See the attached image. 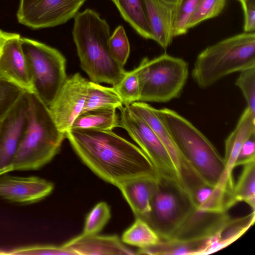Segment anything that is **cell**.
<instances>
[{
    "label": "cell",
    "mask_w": 255,
    "mask_h": 255,
    "mask_svg": "<svg viewBox=\"0 0 255 255\" xmlns=\"http://www.w3.org/2000/svg\"><path fill=\"white\" fill-rule=\"evenodd\" d=\"M27 122L13 159L11 171L40 169L59 152L66 137L65 133L57 128L48 107L33 93L27 92Z\"/></svg>",
    "instance_id": "cell-3"
},
{
    "label": "cell",
    "mask_w": 255,
    "mask_h": 255,
    "mask_svg": "<svg viewBox=\"0 0 255 255\" xmlns=\"http://www.w3.org/2000/svg\"><path fill=\"white\" fill-rule=\"evenodd\" d=\"M160 240L157 234L145 221L136 218L133 224L124 232L121 240L125 244L142 249L157 244Z\"/></svg>",
    "instance_id": "cell-28"
},
{
    "label": "cell",
    "mask_w": 255,
    "mask_h": 255,
    "mask_svg": "<svg viewBox=\"0 0 255 255\" xmlns=\"http://www.w3.org/2000/svg\"><path fill=\"white\" fill-rule=\"evenodd\" d=\"M89 81L79 73L67 77L56 97L48 107L58 129L66 133L82 112Z\"/></svg>",
    "instance_id": "cell-11"
},
{
    "label": "cell",
    "mask_w": 255,
    "mask_h": 255,
    "mask_svg": "<svg viewBox=\"0 0 255 255\" xmlns=\"http://www.w3.org/2000/svg\"><path fill=\"white\" fill-rule=\"evenodd\" d=\"M21 46L30 76L33 92L49 107L67 78L66 60L57 49L21 37Z\"/></svg>",
    "instance_id": "cell-7"
},
{
    "label": "cell",
    "mask_w": 255,
    "mask_h": 255,
    "mask_svg": "<svg viewBox=\"0 0 255 255\" xmlns=\"http://www.w3.org/2000/svg\"><path fill=\"white\" fill-rule=\"evenodd\" d=\"M52 183L36 176H0V198L19 204H32L49 195Z\"/></svg>",
    "instance_id": "cell-15"
},
{
    "label": "cell",
    "mask_w": 255,
    "mask_h": 255,
    "mask_svg": "<svg viewBox=\"0 0 255 255\" xmlns=\"http://www.w3.org/2000/svg\"><path fill=\"white\" fill-rule=\"evenodd\" d=\"M127 106L131 113L143 120L159 137L172 161L178 181L183 188L200 178L179 151L170 134L156 114L154 108L141 101Z\"/></svg>",
    "instance_id": "cell-12"
},
{
    "label": "cell",
    "mask_w": 255,
    "mask_h": 255,
    "mask_svg": "<svg viewBox=\"0 0 255 255\" xmlns=\"http://www.w3.org/2000/svg\"><path fill=\"white\" fill-rule=\"evenodd\" d=\"M123 107L122 101L113 86L106 87L89 81L87 94L82 112L101 108L120 110Z\"/></svg>",
    "instance_id": "cell-27"
},
{
    "label": "cell",
    "mask_w": 255,
    "mask_h": 255,
    "mask_svg": "<svg viewBox=\"0 0 255 255\" xmlns=\"http://www.w3.org/2000/svg\"><path fill=\"white\" fill-rule=\"evenodd\" d=\"M135 69L139 101L143 102L166 103L178 98L188 76V63L166 53L152 59L144 57Z\"/></svg>",
    "instance_id": "cell-6"
},
{
    "label": "cell",
    "mask_w": 255,
    "mask_h": 255,
    "mask_svg": "<svg viewBox=\"0 0 255 255\" xmlns=\"http://www.w3.org/2000/svg\"><path fill=\"white\" fill-rule=\"evenodd\" d=\"M230 217L227 211L206 212L195 208L168 240L190 241L210 239L217 234Z\"/></svg>",
    "instance_id": "cell-17"
},
{
    "label": "cell",
    "mask_w": 255,
    "mask_h": 255,
    "mask_svg": "<svg viewBox=\"0 0 255 255\" xmlns=\"http://www.w3.org/2000/svg\"><path fill=\"white\" fill-rule=\"evenodd\" d=\"M0 255H74L73 253L63 245H34L13 248H0Z\"/></svg>",
    "instance_id": "cell-32"
},
{
    "label": "cell",
    "mask_w": 255,
    "mask_h": 255,
    "mask_svg": "<svg viewBox=\"0 0 255 255\" xmlns=\"http://www.w3.org/2000/svg\"><path fill=\"white\" fill-rule=\"evenodd\" d=\"M110 52L115 59L122 66L126 64L130 53V45L124 27L118 26L109 39Z\"/></svg>",
    "instance_id": "cell-35"
},
{
    "label": "cell",
    "mask_w": 255,
    "mask_h": 255,
    "mask_svg": "<svg viewBox=\"0 0 255 255\" xmlns=\"http://www.w3.org/2000/svg\"><path fill=\"white\" fill-rule=\"evenodd\" d=\"M74 20L72 36L81 68L91 81L116 85L126 71L110 52L108 22L89 8L78 12Z\"/></svg>",
    "instance_id": "cell-2"
},
{
    "label": "cell",
    "mask_w": 255,
    "mask_h": 255,
    "mask_svg": "<svg viewBox=\"0 0 255 255\" xmlns=\"http://www.w3.org/2000/svg\"><path fill=\"white\" fill-rule=\"evenodd\" d=\"M255 67V33L244 32L207 47L197 56L193 79L206 89L232 73Z\"/></svg>",
    "instance_id": "cell-5"
},
{
    "label": "cell",
    "mask_w": 255,
    "mask_h": 255,
    "mask_svg": "<svg viewBox=\"0 0 255 255\" xmlns=\"http://www.w3.org/2000/svg\"><path fill=\"white\" fill-rule=\"evenodd\" d=\"M236 85L241 90L247 103V108L255 114V67L240 72Z\"/></svg>",
    "instance_id": "cell-36"
},
{
    "label": "cell",
    "mask_w": 255,
    "mask_h": 255,
    "mask_svg": "<svg viewBox=\"0 0 255 255\" xmlns=\"http://www.w3.org/2000/svg\"><path fill=\"white\" fill-rule=\"evenodd\" d=\"M65 135L83 162L101 178L117 187L137 177L158 176L144 152L112 130L70 128Z\"/></svg>",
    "instance_id": "cell-1"
},
{
    "label": "cell",
    "mask_w": 255,
    "mask_h": 255,
    "mask_svg": "<svg viewBox=\"0 0 255 255\" xmlns=\"http://www.w3.org/2000/svg\"><path fill=\"white\" fill-rule=\"evenodd\" d=\"M124 19L141 37L153 40L145 0H110Z\"/></svg>",
    "instance_id": "cell-22"
},
{
    "label": "cell",
    "mask_w": 255,
    "mask_h": 255,
    "mask_svg": "<svg viewBox=\"0 0 255 255\" xmlns=\"http://www.w3.org/2000/svg\"><path fill=\"white\" fill-rule=\"evenodd\" d=\"M189 194L196 209L199 211L221 213L228 210V196L217 186L202 182L194 186Z\"/></svg>",
    "instance_id": "cell-21"
},
{
    "label": "cell",
    "mask_w": 255,
    "mask_h": 255,
    "mask_svg": "<svg viewBox=\"0 0 255 255\" xmlns=\"http://www.w3.org/2000/svg\"><path fill=\"white\" fill-rule=\"evenodd\" d=\"M113 87L124 106L139 101L140 86L135 68L130 71H126L119 82Z\"/></svg>",
    "instance_id": "cell-29"
},
{
    "label": "cell",
    "mask_w": 255,
    "mask_h": 255,
    "mask_svg": "<svg viewBox=\"0 0 255 255\" xmlns=\"http://www.w3.org/2000/svg\"><path fill=\"white\" fill-rule=\"evenodd\" d=\"M19 34L0 29V77L33 92L26 61Z\"/></svg>",
    "instance_id": "cell-14"
},
{
    "label": "cell",
    "mask_w": 255,
    "mask_h": 255,
    "mask_svg": "<svg viewBox=\"0 0 255 255\" xmlns=\"http://www.w3.org/2000/svg\"><path fill=\"white\" fill-rule=\"evenodd\" d=\"M120 110V127L124 128L139 145L154 166L158 175L173 178L178 181L172 161L154 130L143 120L131 113L128 106H124Z\"/></svg>",
    "instance_id": "cell-9"
},
{
    "label": "cell",
    "mask_w": 255,
    "mask_h": 255,
    "mask_svg": "<svg viewBox=\"0 0 255 255\" xmlns=\"http://www.w3.org/2000/svg\"><path fill=\"white\" fill-rule=\"evenodd\" d=\"M118 127H120V120L116 109L101 108L81 113L74 121L71 128L112 130Z\"/></svg>",
    "instance_id": "cell-24"
},
{
    "label": "cell",
    "mask_w": 255,
    "mask_h": 255,
    "mask_svg": "<svg viewBox=\"0 0 255 255\" xmlns=\"http://www.w3.org/2000/svg\"><path fill=\"white\" fill-rule=\"evenodd\" d=\"M255 218V211L244 217H231L212 238L211 254L228 246L240 237L254 224Z\"/></svg>",
    "instance_id": "cell-25"
},
{
    "label": "cell",
    "mask_w": 255,
    "mask_h": 255,
    "mask_svg": "<svg viewBox=\"0 0 255 255\" xmlns=\"http://www.w3.org/2000/svg\"><path fill=\"white\" fill-rule=\"evenodd\" d=\"M195 208L190 194L176 179L158 175L151 210L144 220L160 240H168Z\"/></svg>",
    "instance_id": "cell-8"
},
{
    "label": "cell",
    "mask_w": 255,
    "mask_h": 255,
    "mask_svg": "<svg viewBox=\"0 0 255 255\" xmlns=\"http://www.w3.org/2000/svg\"><path fill=\"white\" fill-rule=\"evenodd\" d=\"M74 255H135L116 235H81L63 245Z\"/></svg>",
    "instance_id": "cell-18"
},
{
    "label": "cell",
    "mask_w": 255,
    "mask_h": 255,
    "mask_svg": "<svg viewBox=\"0 0 255 255\" xmlns=\"http://www.w3.org/2000/svg\"><path fill=\"white\" fill-rule=\"evenodd\" d=\"M255 135V114L246 108L242 114L234 129L225 141V168L217 186L227 192H232L234 186L233 170L244 143Z\"/></svg>",
    "instance_id": "cell-16"
},
{
    "label": "cell",
    "mask_w": 255,
    "mask_h": 255,
    "mask_svg": "<svg viewBox=\"0 0 255 255\" xmlns=\"http://www.w3.org/2000/svg\"><path fill=\"white\" fill-rule=\"evenodd\" d=\"M255 160L244 165L243 170L236 184L229 203L230 209L236 203L244 202L255 210Z\"/></svg>",
    "instance_id": "cell-26"
},
{
    "label": "cell",
    "mask_w": 255,
    "mask_h": 255,
    "mask_svg": "<svg viewBox=\"0 0 255 255\" xmlns=\"http://www.w3.org/2000/svg\"><path fill=\"white\" fill-rule=\"evenodd\" d=\"M255 160V135L248 139L243 144L240 152L235 166Z\"/></svg>",
    "instance_id": "cell-38"
},
{
    "label": "cell",
    "mask_w": 255,
    "mask_h": 255,
    "mask_svg": "<svg viewBox=\"0 0 255 255\" xmlns=\"http://www.w3.org/2000/svg\"><path fill=\"white\" fill-rule=\"evenodd\" d=\"M86 0H20L18 22L33 29L54 27L74 18Z\"/></svg>",
    "instance_id": "cell-10"
},
{
    "label": "cell",
    "mask_w": 255,
    "mask_h": 255,
    "mask_svg": "<svg viewBox=\"0 0 255 255\" xmlns=\"http://www.w3.org/2000/svg\"><path fill=\"white\" fill-rule=\"evenodd\" d=\"M153 40L162 48H167L174 37L173 16L174 5L160 0H145Z\"/></svg>",
    "instance_id": "cell-20"
},
{
    "label": "cell",
    "mask_w": 255,
    "mask_h": 255,
    "mask_svg": "<svg viewBox=\"0 0 255 255\" xmlns=\"http://www.w3.org/2000/svg\"><path fill=\"white\" fill-rule=\"evenodd\" d=\"M160 0L165 2L166 3H168V4L172 5H175L177 3V2L179 0Z\"/></svg>",
    "instance_id": "cell-39"
},
{
    "label": "cell",
    "mask_w": 255,
    "mask_h": 255,
    "mask_svg": "<svg viewBox=\"0 0 255 255\" xmlns=\"http://www.w3.org/2000/svg\"><path fill=\"white\" fill-rule=\"evenodd\" d=\"M157 178L142 176L127 181L118 187L130 206L135 218L144 220L151 210Z\"/></svg>",
    "instance_id": "cell-19"
},
{
    "label": "cell",
    "mask_w": 255,
    "mask_h": 255,
    "mask_svg": "<svg viewBox=\"0 0 255 255\" xmlns=\"http://www.w3.org/2000/svg\"><path fill=\"white\" fill-rule=\"evenodd\" d=\"M154 111L185 159L206 183L216 186L225 168L224 158L190 121L168 108Z\"/></svg>",
    "instance_id": "cell-4"
},
{
    "label": "cell",
    "mask_w": 255,
    "mask_h": 255,
    "mask_svg": "<svg viewBox=\"0 0 255 255\" xmlns=\"http://www.w3.org/2000/svg\"><path fill=\"white\" fill-rule=\"evenodd\" d=\"M200 0H179L174 5L173 16V36L186 34L188 23Z\"/></svg>",
    "instance_id": "cell-30"
},
{
    "label": "cell",
    "mask_w": 255,
    "mask_h": 255,
    "mask_svg": "<svg viewBox=\"0 0 255 255\" xmlns=\"http://www.w3.org/2000/svg\"><path fill=\"white\" fill-rule=\"evenodd\" d=\"M226 3V0H200L189 20L188 29L206 20L217 16L224 9Z\"/></svg>",
    "instance_id": "cell-31"
},
{
    "label": "cell",
    "mask_w": 255,
    "mask_h": 255,
    "mask_svg": "<svg viewBox=\"0 0 255 255\" xmlns=\"http://www.w3.org/2000/svg\"><path fill=\"white\" fill-rule=\"evenodd\" d=\"M1 122L2 121L0 122V126H1Z\"/></svg>",
    "instance_id": "cell-40"
},
{
    "label": "cell",
    "mask_w": 255,
    "mask_h": 255,
    "mask_svg": "<svg viewBox=\"0 0 255 255\" xmlns=\"http://www.w3.org/2000/svg\"><path fill=\"white\" fill-rule=\"evenodd\" d=\"M209 239L198 241H180L160 240L152 246L139 249L137 255H207Z\"/></svg>",
    "instance_id": "cell-23"
},
{
    "label": "cell",
    "mask_w": 255,
    "mask_h": 255,
    "mask_svg": "<svg viewBox=\"0 0 255 255\" xmlns=\"http://www.w3.org/2000/svg\"><path fill=\"white\" fill-rule=\"evenodd\" d=\"M25 92L19 86L0 77V122Z\"/></svg>",
    "instance_id": "cell-34"
},
{
    "label": "cell",
    "mask_w": 255,
    "mask_h": 255,
    "mask_svg": "<svg viewBox=\"0 0 255 255\" xmlns=\"http://www.w3.org/2000/svg\"><path fill=\"white\" fill-rule=\"evenodd\" d=\"M244 14V32H255V0H240Z\"/></svg>",
    "instance_id": "cell-37"
},
{
    "label": "cell",
    "mask_w": 255,
    "mask_h": 255,
    "mask_svg": "<svg viewBox=\"0 0 255 255\" xmlns=\"http://www.w3.org/2000/svg\"><path fill=\"white\" fill-rule=\"evenodd\" d=\"M111 217L110 209L105 202L97 204L88 214L82 234H97L99 233Z\"/></svg>",
    "instance_id": "cell-33"
},
{
    "label": "cell",
    "mask_w": 255,
    "mask_h": 255,
    "mask_svg": "<svg viewBox=\"0 0 255 255\" xmlns=\"http://www.w3.org/2000/svg\"><path fill=\"white\" fill-rule=\"evenodd\" d=\"M29 102L25 91L2 120L0 128V176L11 171V164L26 127Z\"/></svg>",
    "instance_id": "cell-13"
},
{
    "label": "cell",
    "mask_w": 255,
    "mask_h": 255,
    "mask_svg": "<svg viewBox=\"0 0 255 255\" xmlns=\"http://www.w3.org/2000/svg\"><path fill=\"white\" fill-rule=\"evenodd\" d=\"M238 1H240V0H238Z\"/></svg>",
    "instance_id": "cell-41"
}]
</instances>
